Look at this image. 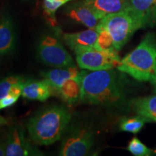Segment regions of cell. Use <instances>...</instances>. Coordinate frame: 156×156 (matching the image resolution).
I'll list each match as a JSON object with an SVG mask.
<instances>
[{"mask_svg": "<svg viewBox=\"0 0 156 156\" xmlns=\"http://www.w3.org/2000/svg\"><path fill=\"white\" fill-rule=\"evenodd\" d=\"M136 80L150 81L156 73V39L147 34L137 47L128 54L117 67Z\"/></svg>", "mask_w": 156, "mask_h": 156, "instance_id": "3", "label": "cell"}, {"mask_svg": "<svg viewBox=\"0 0 156 156\" xmlns=\"http://www.w3.org/2000/svg\"><path fill=\"white\" fill-rule=\"evenodd\" d=\"M151 83L153 84V85L155 86V92H156V73L155 75H154V76L153 77H152V79L151 80Z\"/></svg>", "mask_w": 156, "mask_h": 156, "instance_id": "26", "label": "cell"}, {"mask_svg": "<svg viewBox=\"0 0 156 156\" xmlns=\"http://www.w3.org/2000/svg\"><path fill=\"white\" fill-rule=\"evenodd\" d=\"M66 15L88 28H96L101 20L84 1L70 5L66 8Z\"/></svg>", "mask_w": 156, "mask_h": 156, "instance_id": "11", "label": "cell"}, {"mask_svg": "<svg viewBox=\"0 0 156 156\" xmlns=\"http://www.w3.org/2000/svg\"><path fill=\"white\" fill-rule=\"evenodd\" d=\"M127 150L132 155L136 156H148L152 154L151 150H150L136 137H134L131 140L128 145Z\"/></svg>", "mask_w": 156, "mask_h": 156, "instance_id": "21", "label": "cell"}, {"mask_svg": "<svg viewBox=\"0 0 156 156\" xmlns=\"http://www.w3.org/2000/svg\"><path fill=\"white\" fill-rule=\"evenodd\" d=\"M53 93L54 90L48 82L43 79L42 80L25 82L23 88L22 96L28 100L44 102L49 98Z\"/></svg>", "mask_w": 156, "mask_h": 156, "instance_id": "13", "label": "cell"}, {"mask_svg": "<svg viewBox=\"0 0 156 156\" xmlns=\"http://www.w3.org/2000/svg\"><path fill=\"white\" fill-rule=\"evenodd\" d=\"M15 45V31L12 20L9 15L0 19V56L13 51Z\"/></svg>", "mask_w": 156, "mask_h": 156, "instance_id": "15", "label": "cell"}, {"mask_svg": "<svg viewBox=\"0 0 156 156\" xmlns=\"http://www.w3.org/2000/svg\"><path fill=\"white\" fill-rule=\"evenodd\" d=\"M20 96L14 94H9L5 95L0 98V110L9 108L17 103Z\"/></svg>", "mask_w": 156, "mask_h": 156, "instance_id": "22", "label": "cell"}, {"mask_svg": "<svg viewBox=\"0 0 156 156\" xmlns=\"http://www.w3.org/2000/svg\"><path fill=\"white\" fill-rule=\"evenodd\" d=\"M71 120L72 114L66 107L51 105L29 119L27 130L30 140L36 145H49L63 137Z\"/></svg>", "mask_w": 156, "mask_h": 156, "instance_id": "2", "label": "cell"}, {"mask_svg": "<svg viewBox=\"0 0 156 156\" xmlns=\"http://www.w3.org/2000/svg\"><path fill=\"white\" fill-rule=\"evenodd\" d=\"M95 28L98 31L99 34L96 43H95V48L101 51L116 50V48L114 47L112 37L108 31L103 28H98V27H96Z\"/></svg>", "mask_w": 156, "mask_h": 156, "instance_id": "19", "label": "cell"}, {"mask_svg": "<svg viewBox=\"0 0 156 156\" xmlns=\"http://www.w3.org/2000/svg\"><path fill=\"white\" fill-rule=\"evenodd\" d=\"M75 58L80 68L90 71L117 68L122 61L118 51H101L95 48L77 52L75 54Z\"/></svg>", "mask_w": 156, "mask_h": 156, "instance_id": "7", "label": "cell"}, {"mask_svg": "<svg viewBox=\"0 0 156 156\" xmlns=\"http://www.w3.org/2000/svg\"><path fill=\"white\" fill-rule=\"evenodd\" d=\"M25 82L24 78L20 75H9L0 81V98L8 95L13 87Z\"/></svg>", "mask_w": 156, "mask_h": 156, "instance_id": "20", "label": "cell"}, {"mask_svg": "<svg viewBox=\"0 0 156 156\" xmlns=\"http://www.w3.org/2000/svg\"><path fill=\"white\" fill-rule=\"evenodd\" d=\"M7 123H8L7 122V120L6 119L5 117L0 115V126L6 125V124H7Z\"/></svg>", "mask_w": 156, "mask_h": 156, "instance_id": "24", "label": "cell"}, {"mask_svg": "<svg viewBox=\"0 0 156 156\" xmlns=\"http://www.w3.org/2000/svg\"><path fill=\"white\" fill-rule=\"evenodd\" d=\"M80 72L78 71L75 65L64 67H56L54 69L42 72L41 76L44 80H47L56 92L63 84L68 80L78 77Z\"/></svg>", "mask_w": 156, "mask_h": 156, "instance_id": "14", "label": "cell"}, {"mask_svg": "<svg viewBox=\"0 0 156 156\" xmlns=\"http://www.w3.org/2000/svg\"><path fill=\"white\" fill-rule=\"evenodd\" d=\"M98 16L106 15L130 9L129 0H84Z\"/></svg>", "mask_w": 156, "mask_h": 156, "instance_id": "12", "label": "cell"}, {"mask_svg": "<svg viewBox=\"0 0 156 156\" xmlns=\"http://www.w3.org/2000/svg\"><path fill=\"white\" fill-rule=\"evenodd\" d=\"M37 55L41 62L54 68L75 65L70 54L61 42L53 36H46L40 41Z\"/></svg>", "mask_w": 156, "mask_h": 156, "instance_id": "6", "label": "cell"}, {"mask_svg": "<svg viewBox=\"0 0 156 156\" xmlns=\"http://www.w3.org/2000/svg\"><path fill=\"white\" fill-rule=\"evenodd\" d=\"M6 155V143L5 142L0 141V156Z\"/></svg>", "mask_w": 156, "mask_h": 156, "instance_id": "23", "label": "cell"}, {"mask_svg": "<svg viewBox=\"0 0 156 156\" xmlns=\"http://www.w3.org/2000/svg\"><path fill=\"white\" fill-rule=\"evenodd\" d=\"M53 1L55 2H57L58 4H60V5L62 6L63 5H64V4L68 2L72 1V0H53Z\"/></svg>", "mask_w": 156, "mask_h": 156, "instance_id": "25", "label": "cell"}, {"mask_svg": "<svg viewBox=\"0 0 156 156\" xmlns=\"http://www.w3.org/2000/svg\"><path fill=\"white\" fill-rule=\"evenodd\" d=\"M98 34L95 28H88L81 32L64 34L63 40L68 47L76 54L81 51L95 48Z\"/></svg>", "mask_w": 156, "mask_h": 156, "instance_id": "10", "label": "cell"}, {"mask_svg": "<svg viewBox=\"0 0 156 156\" xmlns=\"http://www.w3.org/2000/svg\"><path fill=\"white\" fill-rule=\"evenodd\" d=\"M81 102L111 106L122 102L124 91L120 76L114 69L82 70Z\"/></svg>", "mask_w": 156, "mask_h": 156, "instance_id": "1", "label": "cell"}, {"mask_svg": "<svg viewBox=\"0 0 156 156\" xmlns=\"http://www.w3.org/2000/svg\"><path fill=\"white\" fill-rule=\"evenodd\" d=\"M96 27L105 29L110 34L117 51L122 49L134 33L141 28L139 22L130 10L106 15L101 20Z\"/></svg>", "mask_w": 156, "mask_h": 156, "instance_id": "4", "label": "cell"}, {"mask_svg": "<svg viewBox=\"0 0 156 156\" xmlns=\"http://www.w3.org/2000/svg\"><path fill=\"white\" fill-rule=\"evenodd\" d=\"M129 4L141 28L156 26V0H129Z\"/></svg>", "mask_w": 156, "mask_h": 156, "instance_id": "9", "label": "cell"}, {"mask_svg": "<svg viewBox=\"0 0 156 156\" xmlns=\"http://www.w3.org/2000/svg\"><path fill=\"white\" fill-rule=\"evenodd\" d=\"M56 94L69 105H75L81 101V77L68 80L61 87L56 90Z\"/></svg>", "mask_w": 156, "mask_h": 156, "instance_id": "16", "label": "cell"}, {"mask_svg": "<svg viewBox=\"0 0 156 156\" xmlns=\"http://www.w3.org/2000/svg\"><path fill=\"white\" fill-rule=\"evenodd\" d=\"M147 121L143 116H138L129 118H124L121 121L120 129L122 131L131 132V133H137Z\"/></svg>", "mask_w": 156, "mask_h": 156, "instance_id": "18", "label": "cell"}, {"mask_svg": "<svg viewBox=\"0 0 156 156\" xmlns=\"http://www.w3.org/2000/svg\"><path fill=\"white\" fill-rule=\"evenodd\" d=\"M131 108L148 122H156V95L134 99Z\"/></svg>", "mask_w": 156, "mask_h": 156, "instance_id": "17", "label": "cell"}, {"mask_svg": "<svg viewBox=\"0 0 156 156\" xmlns=\"http://www.w3.org/2000/svg\"><path fill=\"white\" fill-rule=\"evenodd\" d=\"M63 137L59 151V155L62 156L86 155L95 142L93 130L81 124L69 126Z\"/></svg>", "mask_w": 156, "mask_h": 156, "instance_id": "5", "label": "cell"}, {"mask_svg": "<svg viewBox=\"0 0 156 156\" xmlns=\"http://www.w3.org/2000/svg\"><path fill=\"white\" fill-rule=\"evenodd\" d=\"M6 155L7 156H41L44 154L36 145L27 138L25 130L20 124H15L9 128L7 135Z\"/></svg>", "mask_w": 156, "mask_h": 156, "instance_id": "8", "label": "cell"}]
</instances>
